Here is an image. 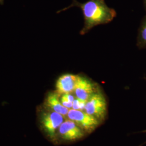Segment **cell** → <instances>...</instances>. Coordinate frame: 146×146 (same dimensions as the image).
I'll return each instance as SVG.
<instances>
[{"instance_id":"4","label":"cell","mask_w":146,"mask_h":146,"mask_svg":"<svg viewBox=\"0 0 146 146\" xmlns=\"http://www.w3.org/2000/svg\"><path fill=\"white\" fill-rule=\"evenodd\" d=\"M68 119L75 122L87 134L92 133L101 124V121L84 110L70 109L67 115Z\"/></svg>"},{"instance_id":"13","label":"cell","mask_w":146,"mask_h":146,"mask_svg":"<svg viewBox=\"0 0 146 146\" xmlns=\"http://www.w3.org/2000/svg\"><path fill=\"white\" fill-rule=\"evenodd\" d=\"M143 132H146V131H143Z\"/></svg>"},{"instance_id":"11","label":"cell","mask_w":146,"mask_h":146,"mask_svg":"<svg viewBox=\"0 0 146 146\" xmlns=\"http://www.w3.org/2000/svg\"><path fill=\"white\" fill-rule=\"evenodd\" d=\"M143 5H144V7L146 11V0H143Z\"/></svg>"},{"instance_id":"7","label":"cell","mask_w":146,"mask_h":146,"mask_svg":"<svg viewBox=\"0 0 146 146\" xmlns=\"http://www.w3.org/2000/svg\"><path fill=\"white\" fill-rule=\"evenodd\" d=\"M78 75L66 74L58 78L56 83V92L61 95L73 93L77 83Z\"/></svg>"},{"instance_id":"1","label":"cell","mask_w":146,"mask_h":146,"mask_svg":"<svg viewBox=\"0 0 146 146\" xmlns=\"http://www.w3.org/2000/svg\"><path fill=\"white\" fill-rule=\"evenodd\" d=\"M72 7H78L82 11L84 25L80 32L82 35L88 33L94 27L110 23L116 16V11L107 5L104 0H89L83 3L73 0L70 5L58 13Z\"/></svg>"},{"instance_id":"9","label":"cell","mask_w":146,"mask_h":146,"mask_svg":"<svg viewBox=\"0 0 146 146\" xmlns=\"http://www.w3.org/2000/svg\"><path fill=\"white\" fill-rule=\"evenodd\" d=\"M137 46L140 49L146 48V15L141 21L137 37Z\"/></svg>"},{"instance_id":"12","label":"cell","mask_w":146,"mask_h":146,"mask_svg":"<svg viewBox=\"0 0 146 146\" xmlns=\"http://www.w3.org/2000/svg\"><path fill=\"white\" fill-rule=\"evenodd\" d=\"M4 0H0V5H3Z\"/></svg>"},{"instance_id":"10","label":"cell","mask_w":146,"mask_h":146,"mask_svg":"<svg viewBox=\"0 0 146 146\" xmlns=\"http://www.w3.org/2000/svg\"><path fill=\"white\" fill-rule=\"evenodd\" d=\"M86 103V101H82L81 100L75 98L73 101L72 109L75 110H84Z\"/></svg>"},{"instance_id":"5","label":"cell","mask_w":146,"mask_h":146,"mask_svg":"<svg viewBox=\"0 0 146 146\" xmlns=\"http://www.w3.org/2000/svg\"><path fill=\"white\" fill-rule=\"evenodd\" d=\"M86 134L75 122L73 121L65 120L58 130V136L63 141L74 142L84 138Z\"/></svg>"},{"instance_id":"6","label":"cell","mask_w":146,"mask_h":146,"mask_svg":"<svg viewBox=\"0 0 146 146\" xmlns=\"http://www.w3.org/2000/svg\"><path fill=\"white\" fill-rule=\"evenodd\" d=\"M99 88L98 84L87 76L84 75H78L76 87L73 93L76 98L86 102Z\"/></svg>"},{"instance_id":"2","label":"cell","mask_w":146,"mask_h":146,"mask_svg":"<svg viewBox=\"0 0 146 146\" xmlns=\"http://www.w3.org/2000/svg\"><path fill=\"white\" fill-rule=\"evenodd\" d=\"M84 111L101 122L105 120L108 111V104L106 98L100 88L86 101Z\"/></svg>"},{"instance_id":"3","label":"cell","mask_w":146,"mask_h":146,"mask_svg":"<svg viewBox=\"0 0 146 146\" xmlns=\"http://www.w3.org/2000/svg\"><path fill=\"white\" fill-rule=\"evenodd\" d=\"M44 108L40 116V123L47 136L54 141L58 137V128L65 120V117L57 112Z\"/></svg>"},{"instance_id":"8","label":"cell","mask_w":146,"mask_h":146,"mask_svg":"<svg viewBox=\"0 0 146 146\" xmlns=\"http://www.w3.org/2000/svg\"><path fill=\"white\" fill-rule=\"evenodd\" d=\"M61 95L56 91L48 93L44 100V107L67 117L69 109L63 106L60 101Z\"/></svg>"}]
</instances>
